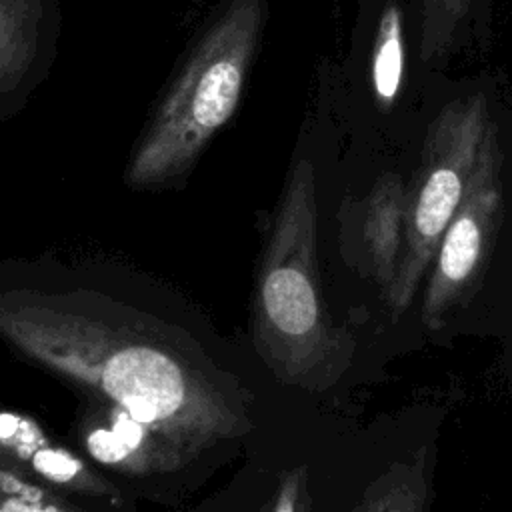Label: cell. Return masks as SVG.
<instances>
[{"instance_id": "7a4b0ae2", "label": "cell", "mask_w": 512, "mask_h": 512, "mask_svg": "<svg viewBox=\"0 0 512 512\" xmlns=\"http://www.w3.org/2000/svg\"><path fill=\"white\" fill-rule=\"evenodd\" d=\"M268 14V0H222L212 10L134 142L126 186L168 190L190 176L242 102Z\"/></svg>"}, {"instance_id": "5b68a950", "label": "cell", "mask_w": 512, "mask_h": 512, "mask_svg": "<svg viewBox=\"0 0 512 512\" xmlns=\"http://www.w3.org/2000/svg\"><path fill=\"white\" fill-rule=\"evenodd\" d=\"M500 198V150L496 126L490 122L472 180L432 260L422 300L426 328H442L450 312L472 292L496 234Z\"/></svg>"}, {"instance_id": "3957f363", "label": "cell", "mask_w": 512, "mask_h": 512, "mask_svg": "<svg viewBox=\"0 0 512 512\" xmlns=\"http://www.w3.org/2000/svg\"><path fill=\"white\" fill-rule=\"evenodd\" d=\"M254 348L278 380L330 386L350 364V340L334 328L318 264L316 172L296 158L260 258L252 302Z\"/></svg>"}, {"instance_id": "9c48e42d", "label": "cell", "mask_w": 512, "mask_h": 512, "mask_svg": "<svg viewBox=\"0 0 512 512\" xmlns=\"http://www.w3.org/2000/svg\"><path fill=\"white\" fill-rule=\"evenodd\" d=\"M2 456L58 490L90 496H114V486L80 456L54 444L28 416L4 410L0 418Z\"/></svg>"}, {"instance_id": "8fae6325", "label": "cell", "mask_w": 512, "mask_h": 512, "mask_svg": "<svg viewBox=\"0 0 512 512\" xmlns=\"http://www.w3.org/2000/svg\"><path fill=\"white\" fill-rule=\"evenodd\" d=\"M416 58L424 68L446 66L470 40L480 0H406Z\"/></svg>"}, {"instance_id": "277c9868", "label": "cell", "mask_w": 512, "mask_h": 512, "mask_svg": "<svg viewBox=\"0 0 512 512\" xmlns=\"http://www.w3.org/2000/svg\"><path fill=\"white\" fill-rule=\"evenodd\" d=\"M490 122L482 94L452 100L430 122L418 170L406 188V236L398 274L384 298L392 318L412 304L466 194Z\"/></svg>"}, {"instance_id": "5bb4252c", "label": "cell", "mask_w": 512, "mask_h": 512, "mask_svg": "<svg viewBox=\"0 0 512 512\" xmlns=\"http://www.w3.org/2000/svg\"><path fill=\"white\" fill-rule=\"evenodd\" d=\"M272 512H308V472L304 466L282 474Z\"/></svg>"}, {"instance_id": "30bf717a", "label": "cell", "mask_w": 512, "mask_h": 512, "mask_svg": "<svg viewBox=\"0 0 512 512\" xmlns=\"http://www.w3.org/2000/svg\"><path fill=\"white\" fill-rule=\"evenodd\" d=\"M406 184L394 172H384L374 182L362 206V238L370 272L388 296L404 250L406 236Z\"/></svg>"}, {"instance_id": "52a82bcc", "label": "cell", "mask_w": 512, "mask_h": 512, "mask_svg": "<svg viewBox=\"0 0 512 512\" xmlns=\"http://www.w3.org/2000/svg\"><path fill=\"white\" fill-rule=\"evenodd\" d=\"M86 452L106 468L120 474L170 472L190 458L126 410L100 402L80 422Z\"/></svg>"}, {"instance_id": "7c38bea8", "label": "cell", "mask_w": 512, "mask_h": 512, "mask_svg": "<svg viewBox=\"0 0 512 512\" xmlns=\"http://www.w3.org/2000/svg\"><path fill=\"white\" fill-rule=\"evenodd\" d=\"M428 508V466L426 448L408 460L392 462L374 478L354 512H426Z\"/></svg>"}, {"instance_id": "ba28073f", "label": "cell", "mask_w": 512, "mask_h": 512, "mask_svg": "<svg viewBox=\"0 0 512 512\" xmlns=\"http://www.w3.org/2000/svg\"><path fill=\"white\" fill-rule=\"evenodd\" d=\"M364 28V84L368 102L380 116L398 110L408 64V4L406 0H360Z\"/></svg>"}, {"instance_id": "4fadbf2b", "label": "cell", "mask_w": 512, "mask_h": 512, "mask_svg": "<svg viewBox=\"0 0 512 512\" xmlns=\"http://www.w3.org/2000/svg\"><path fill=\"white\" fill-rule=\"evenodd\" d=\"M0 512H84L72 506L58 488L38 480L2 456Z\"/></svg>"}, {"instance_id": "6da1fadb", "label": "cell", "mask_w": 512, "mask_h": 512, "mask_svg": "<svg viewBox=\"0 0 512 512\" xmlns=\"http://www.w3.org/2000/svg\"><path fill=\"white\" fill-rule=\"evenodd\" d=\"M0 332L24 358L126 410L188 458L248 430L236 398L190 344L100 294L8 292Z\"/></svg>"}, {"instance_id": "8992f818", "label": "cell", "mask_w": 512, "mask_h": 512, "mask_svg": "<svg viewBox=\"0 0 512 512\" xmlns=\"http://www.w3.org/2000/svg\"><path fill=\"white\" fill-rule=\"evenodd\" d=\"M60 30V0H0L2 122L18 116L48 78Z\"/></svg>"}]
</instances>
